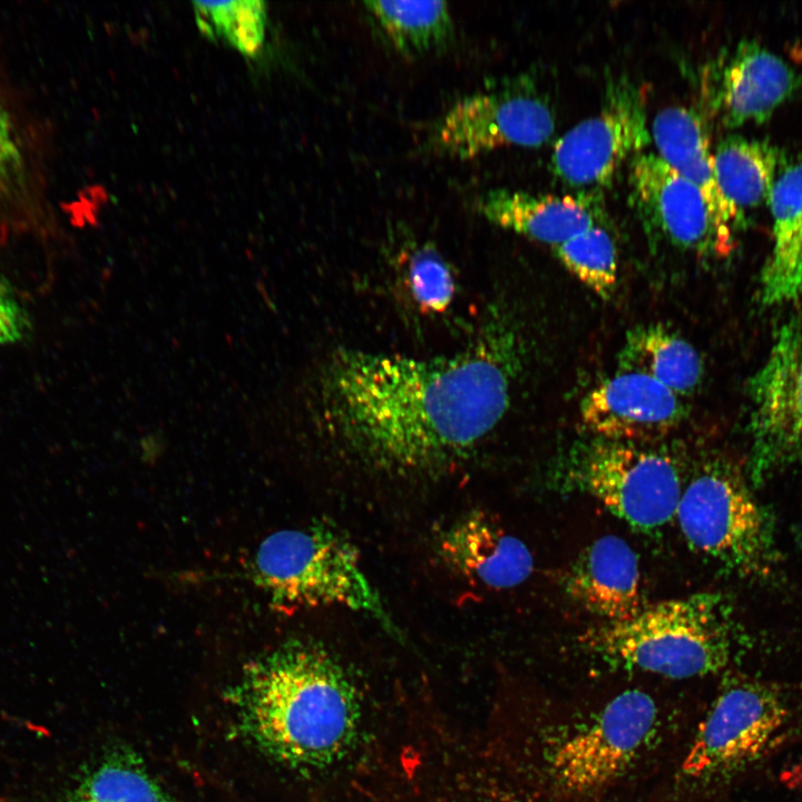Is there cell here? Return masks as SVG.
Returning a JSON list of instances; mask_svg holds the SVG:
<instances>
[{
	"instance_id": "obj_20",
	"label": "cell",
	"mask_w": 802,
	"mask_h": 802,
	"mask_svg": "<svg viewBox=\"0 0 802 802\" xmlns=\"http://www.w3.org/2000/svg\"><path fill=\"white\" fill-rule=\"evenodd\" d=\"M619 371L645 374L685 399L700 387L704 364L698 351L676 330L653 322L626 333L617 354Z\"/></svg>"
},
{
	"instance_id": "obj_1",
	"label": "cell",
	"mask_w": 802,
	"mask_h": 802,
	"mask_svg": "<svg viewBox=\"0 0 802 802\" xmlns=\"http://www.w3.org/2000/svg\"><path fill=\"white\" fill-rule=\"evenodd\" d=\"M521 354L517 330L499 314L450 356L342 349L320 378L321 417L332 437L374 468L437 472L472 452L502 420Z\"/></svg>"
},
{
	"instance_id": "obj_2",
	"label": "cell",
	"mask_w": 802,
	"mask_h": 802,
	"mask_svg": "<svg viewBox=\"0 0 802 802\" xmlns=\"http://www.w3.org/2000/svg\"><path fill=\"white\" fill-rule=\"evenodd\" d=\"M238 734L292 769L336 761L359 723L355 689L322 645L292 639L252 659L226 693Z\"/></svg>"
},
{
	"instance_id": "obj_29",
	"label": "cell",
	"mask_w": 802,
	"mask_h": 802,
	"mask_svg": "<svg viewBox=\"0 0 802 802\" xmlns=\"http://www.w3.org/2000/svg\"><path fill=\"white\" fill-rule=\"evenodd\" d=\"M796 539H798L799 545L802 548V521L800 522L798 530H796Z\"/></svg>"
},
{
	"instance_id": "obj_15",
	"label": "cell",
	"mask_w": 802,
	"mask_h": 802,
	"mask_svg": "<svg viewBox=\"0 0 802 802\" xmlns=\"http://www.w3.org/2000/svg\"><path fill=\"white\" fill-rule=\"evenodd\" d=\"M801 82L780 56L753 40L740 42L720 70L713 104L727 127L763 123Z\"/></svg>"
},
{
	"instance_id": "obj_25",
	"label": "cell",
	"mask_w": 802,
	"mask_h": 802,
	"mask_svg": "<svg viewBox=\"0 0 802 802\" xmlns=\"http://www.w3.org/2000/svg\"><path fill=\"white\" fill-rule=\"evenodd\" d=\"M199 30L222 38L239 52L254 56L263 45L266 4L260 0L193 2Z\"/></svg>"
},
{
	"instance_id": "obj_28",
	"label": "cell",
	"mask_w": 802,
	"mask_h": 802,
	"mask_svg": "<svg viewBox=\"0 0 802 802\" xmlns=\"http://www.w3.org/2000/svg\"><path fill=\"white\" fill-rule=\"evenodd\" d=\"M19 150L16 144L10 119L0 106V183L18 162Z\"/></svg>"
},
{
	"instance_id": "obj_12",
	"label": "cell",
	"mask_w": 802,
	"mask_h": 802,
	"mask_svg": "<svg viewBox=\"0 0 802 802\" xmlns=\"http://www.w3.org/2000/svg\"><path fill=\"white\" fill-rule=\"evenodd\" d=\"M579 413L596 437L649 443L676 430L688 409L683 398L654 379L617 370L584 395Z\"/></svg>"
},
{
	"instance_id": "obj_6",
	"label": "cell",
	"mask_w": 802,
	"mask_h": 802,
	"mask_svg": "<svg viewBox=\"0 0 802 802\" xmlns=\"http://www.w3.org/2000/svg\"><path fill=\"white\" fill-rule=\"evenodd\" d=\"M596 437L573 454L571 481L633 529L651 532L676 515L683 491L666 450Z\"/></svg>"
},
{
	"instance_id": "obj_18",
	"label": "cell",
	"mask_w": 802,
	"mask_h": 802,
	"mask_svg": "<svg viewBox=\"0 0 802 802\" xmlns=\"http://www.w3.org/2000/svg\"><path fill=\"white\" fill-rule=\"evenodd\" d=\"M477 207L489 222L551 246L597 224V205L587 192L555 195L497 188L481 195Z\"/></svg>"
},
{
	"instance_id": "obj_17",
	"label": "cell",
	"mask_w": 802,
	"mask_h": 802,
	"mask_svg": "<svg viewBox=\"0 0 802 802\" xmlns=\"http://www.w3.org/2000/svg\"><path fill=\"white\" fill-rule=\"evenodd\" d=\"M566 589L606 623L628 620L644 607L638 559L615 535L602 536L578 555L567 574Z\"/></svg>"
},
{
	"instance_id": "obj_26",
	"label": "cell",
	"mask_w": 802,
	"mask_h": 802,
	"mask_svg": "<svg viewBox=\"0 0 802 802\" xmlns=\"http://www.w3.org/2000/svg\"><path fill=\"white\" fill-rule=\"evenodd\" d=\"M403 283L420 312L443 313L453 302V271L429 243L419 244L411 250L404 264Z\"/></svg>"
},
{
	"instance_id": "obj_5",
	"label": "cell",
	"mask_w": 802,
	"mask_h": 802,
	"mask_svg": "<svg viewBox=\"0 0 802 802\" xmlns=\"http://www.w3.org/2000/svg\"><path fill=\"white\" fill-rule=\"evenodd\" d=\"M675 516L688 546L724 570L763 576L775 563L772 518L739 467L725 458L696 468Z\"/></svg>"
},
{
	"instance_id": "obj_8",
	"label": "cell",
	"mask_w": 802,
	"mask_h": 802,
	"mask_svg": "<svg viewBox=\"0 0 802 802\" xmlns=\"http://www.w3.org/2000/svg\"><path fill=\"white\" fill-rule=\"evenodd\" d=\"M651 141L645 90L620 77L608 85L597 114L556 140L550 167L569 186L602 187L625 160L642 153Z\"/></svg>"
},
{
	"instance_id": "obj_21",
	"label": "cell",
	"mask_w": 802,
	"mask_h": 802,
	"mask_svg": "<svg viewBox=\"0 0 802 802\" xmlns=\"http://www.w3.org/2000/svg\"><path fill=\"white\" fill-rule=\"evenodd\" d=\"M62 802H175L131 749L107 751L86 766Z\"/></svg>"
},
{
	"instance_id": "obj_16",
	"label": "cell",
	"mask_w": 802,
	"mask_h": 802,
	"mask_svg": "<svg viewBox=\"0 0 802 802\" xmlns=\"http://www.w3.org/2000/svg\"><path fill=\"white\" fill-rule=\"evenodd\" d=\"M651 135L657 155L703 194L716 229L718 253L727 255L741 211L720 187L704 120L692 108L668 106L655 115Z\"/></svg>"
},
{
	"instance_id": "obj_3",
	"label": "cell",
	"mask_w": 802,
	"mask_h": 802,
	"mask_svg": "<svg viewBox=\"0 0 802 802\" xmlns=\"http://www.w3.org/2000/svg\"><path fill=\"white\" fill-rule=\"evenodd\" d=\"M736 634L723 595L703 591L644 606L628 620L588 630L581 642L609 662L688 678L726 667Z\"/></svg>"
},
{
	"instance_id": "obj_23",
	"label": "cell",
	"mask_w": 802,
	"mask_h": 802,
	"mask_svg": "<svg viewBox=\"0 0 802 802\" xmlns=\"http://www.w3.org/2000/svg\"><path fill=\"white\" fill-rule=\"evenodd\" d=\"M363 4L403 55L439 50L452 39L453 23L444 1H365Z\"/></svg>"
},
{
	"instance_id": "obj_13",
	"label": "cell",
	"mask_w": 802,
	"mask_h": 802,
	"mask_svg": "<svg viewBox=\"0 0 802 802\" xmlns=\"http://www.w3.org/2000/svg\"><path fill=\"white\" fill-rule=\"evenodd\" d=\"M629 198L646 228L669 244L718 254L716 229L701 190L655 153L630 159Z\"/></svg>"
},
{
	"instance_id": "obj_22",
	"label": "cell",
	"mask_w": 802,
	"mask_h": 802,
	"mask_svg": "<svg viewBox=\"0 0 802 802\" xmlns=\"http://www.w3.org/2000/svg\"><path fill=\"white\" fill-rule=\"evenodd\" d=\"M713 157L720 187L739 211L769 203L781 160L776 146L730 135L717 144Z\"/></svg>"
},
{
	"instance_id": "obj_14",
	"label": "cell",
	"mask_w": 802,
	"mask_h": 802,
	"mask_svg": "<svg viewBox=\"0 0 802 802\" xmlns=\"http://www.w3.org/2000/svg\"><path fill=\"white\" fill-rule=\"evenodd\" d=\"M437 552L454 574L495 590L520 585L534 568L528 547L479 510L448 525L438 535Z\"/></svg>"
},
{
	"instance_id": "obj_27",
	"label": "cell",
	"mask_w": 802,
	"mask_h": 802,
	"mask_svg": "<svg viewBox=\"0 0 802 802\" xmlns=\"http://www.w3.org/2000/svg\"><path fill=\"white\" fill-rule=\"evenodd\" d=\"M31 332L29 314L9 282L0 276V344L23 341Z\"/></svg>"
},
{
	"instance_id": "obj_11",
	"label": "cell",
	"mask_w": 802,
	"mask_h": 802,
	"mask_svg": "<svg viewBox=\"0 0 802 802\" xmlns=\"http://www.w3.org/2000/svg\"><path fill=\"white\" fill-rule=\"evenodd\" d=\"M653 698L637 689L614 697L586 728L555 752L552 771L568 790L585 792L604 786L633 761L656 721Z\"/></svg>"
},
{
	"instance_id": "obj_24",
	"label": "cell",
	"mask_w": 802,
	"mask_h": 802,
	"mask_svg": "<svg viewBox=\"0 0 802 802\" xmlns=\"http://www.w3.org/2000/svg\"><path fill=\"white\" fill-rule=\"evenodd\" d=\"M555 256L580 283L609 300L618 278L617 248L610 234L596 224L552 246Z\"/></svg>"
},
{
	"instance_id": "obj_4",
	"label": "cell",
	"mask_w": 802,
	"mask_h": 802,
	"mask_svg": "<svg viewBox=\"0 0 802 802\" xmlns=\"http://www.w3.org/2000/svg\"><path fill=\"white\" fill-rule=\"evenodd\" d=\"M253 579L276 610L343 607L401 632L369 580L355 545L338 528L317 522L266 537L252 565Z\"/></svg>"
},
{
	"instance_id": "obj_7",
	"label": "cell",
	"mask_w": 802,
	"mask_h": 802,
	"mask_svg": "<svg viewBox=\"0 0 802 802\" xmlns=\"http://www.w3.org/2000/svg\"><path fill=\"white\" fill-rule=\"evenodd\" d=\"M769 682L737 678L715 698L700 724L682 770L695 779L727 775L759 761L788 731L798 706Z\"/></svg>"
},
{
	"instance_id": "obj_9",
	"label": "cell",
	"mask_w": 802,
	"mask_h": 802,
	"mask_svg": "<svg viewBox=\"0 0 802 802\" xmlns=\"http://www.w3.org/2000/svg\"><path fill=\"white\" fill-rule=\"evenodd\" d=\"M754 485L775 468L802 461V329L784 323L764 364L750 383Z\"/></svg>"
},
{
	"instance_id": "obj_10",
	"label": "cell",
	"mask_w": 802,
	"mask_h": 802,
	"mask_svg": "<svg viewBox=\"0 0 802 802\" xmlns=\"http://www.w3.org/2000/svg\"><path fill=\"white\" fill-rule=\"evenodd\" d=\"M555 127L554 111L541 96L505 89L458 100L437 121L429 141L440 154L469 159L502 146H539Z\"/></svg>"
},
{
	"instance_id": "obj_19",
	"label": "cell",
	"mask_w": 802,
	"mask_h": 802,
	"mask_svg": "<svg viewBox=\"0 0 802 802\" xmlns=\"http://www.w3.org/2000/svg\"><path fill=\"white\" fill-rule=\"evenodd\" d=\"M769 205L773 247L761 273V299L772 305L802 293V156L779 174Z\"/></svg>"
}]
</instances>
